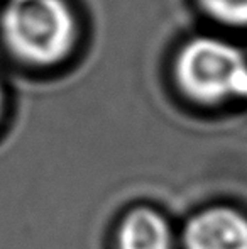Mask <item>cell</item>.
<instances>
[{
  "label": "cell",
  "instance_id": "cell-1",
  "mask_svg": "<svg viewBox=\"0 0 247 249\" xmlns=\"http://www.w3.org/2000/svg\"><path fill=\"white\" fill-rule=\"evenodd\" d=\"M0 37L20 61L53 66L75 51L80 19L69 0H5Z\"/></svg>",
  "mask_w": 247,
  "mask_h": 249
},
{
  "label": "cell",
  "instance_id": "cell-2",
  "mask_svg": "<svg viewBox=\"0 0 247 249\" xmlns=\"http://www.w3.org/2000/svg\"><path fill=\"white\" fill-rule=\"evenodd\" d=\"M175 78L181 92L200 104L247 100V51L220 34L190 37L176 54Z\"/></svg>",
  "mask_w": 247,
  "mask_h": 249
},
{
  "label": "cell",
  "instance_id": "cell-4",
  "mask_svg": "<svg viewBox=\"0 0 247 249\" xmlns=\"http://www.w3.org/2000/svg\"><path fill=\"white\" fill-rule=\"evenodd\" d=\"M119 249H173V234L158 212L135 209L119 227Z\"/></svg>",
  "mask_w": 247,
  "mask_h": 249
},
{
  "label": "cell",
  "instance_id": "cell-5",
  "mask_svg": "<svg viewBox=\"0 0 247 249\" xmlns=\"http://www.w3.org/2000/svg\"><path fill=\"white\" fill-rule=\"evenodd\" d=\"M215 24L229 31H247V0H198Z\"/></svg>",
  "mask_w": 247,
  "mask_h": 249
},
{
  "label": "cell",
  "instance_id": "cell-3",
  "mask_svg": "<svg viewBox=\"0 0 247 249\" xmlns=\"http://www.w3.org/2000/svg\"><path fill=\"white\" fill-rule=\"evenodd\" d=\"M186 249H247V213L212 207L197 213L185 231Z\"/></svg>",
  "mask_w": 247,
  "mask_h": 249
},
{
  "label": "cell",
  "instance_id": "cell-6",
  "mask_svg": "<svg viewBox=\"0 0 247 249\" xmlns=\"http://www.w3.org/2000/svg\"><path fill=\"white\" fill-rule=\"evenodd\" d=\"M3 107V92H2V87H0V112H2Z\"/></svg>",
  "mask_w": 247,
  "mask_h": 249
}]
</instances>
